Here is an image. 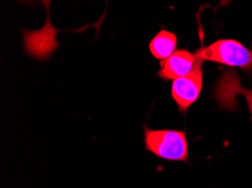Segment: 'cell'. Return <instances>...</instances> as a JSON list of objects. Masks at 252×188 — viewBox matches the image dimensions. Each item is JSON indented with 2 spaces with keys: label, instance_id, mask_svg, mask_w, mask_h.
<instances>
[{
  "label": "cell",
  "instance_id": "cell-1",
  "mask_svg": "<svg viewBox=\"0 0 252 188\" xmlns=\"http://www.w3.org/2000/svg\"><path fill=\"white\" fill-rule=\"evenodd\" d=\"M146 150L169 161H188L189 144L187 134L178 130H152L144 125Z\"/></svg>",
  "mask_w": 252,
  "mask_h": 188
},
{
  "label": "cell",
  "instance_id": "cell-2",
  "mask_svg": "<svg viewBox=\"0 0 252 188\" xmlns=\"http://www.w3.org/2000/svg\"><path fill=\"white\" fill-rule=\"evenodd\" d=\"M198 60L211 61L226 67L240 68L252 75V50L236 40H219L194 53Z\"/></svg>",
  "mask_w": 252,
  "mask_h": 188
},
{
  "label": "cell",
  "instance_id": "cell-3",
  "mask_svg": "<svg viewBox=\"0 0 252 188\" xmlns=\"http://www.w3.org/2000/svg\"><path fill=\"white\" fill-rule=\"evenodd\" d=\"M204 72H202V61L198 60L191 74L174 80L172 82L171 95L177 103L180 112H186L193 103L197 102L202 90Z\"/></svg>",
  "mask_w": 252,
  "mask_h": 188
},
{
  "label": "cell",
  "instance_id": "cell-4",
  "mask_svg": "<svg viewBox=\"0 0 252 188\" xmlns=\"http://www.w3.org/2000/svg\"><path fill=\"white\" fill-rule=\"evenodd\" d=\"M198 63V59L187 50H177L174 54H172L169 59L162 61L161 69L158 76L164 80H177L182 77L191 74V71Z\"/></svg>",
  "mask_w": 252,
  "mask_h": 188
},
{
  "label": "cell",
  "instance_id": "cell-5",
  "mask_svg": "<svg viewBox=\"0 0 252 188\" xmlns=\"http://www.w3.org/2000/svg\"><path fill=\"white\" fill-rule=\"evenodd\" d=\"M234 76L231 72H226V74L223 75L220 81L216 83L214 98H216V101L219 102L220 106L226 108V107H230L231 102L235 95H242L246 98L248 107H249L252 121V90L241 87L240 80L235 79Z\"/></svg>",
  "mask_w": 252,
  "mask_h": 188
},
{
  "label": "cell",
  "instance_id": "cell-6",
  "mask_svg": "<svg viewBox=\"0 0 252 188\" xmlns=\"http://www.w3.org/2000/svg\"><path fill=\"white\" fill-rule=\"evenodd\" d=\"M178 38L173 33L162 29L152 38L150 43V52L159 61H165L177 51Z\"/></svg>",
  "mask_w": 252,
  "mask_h": 188
}]
</instances>
